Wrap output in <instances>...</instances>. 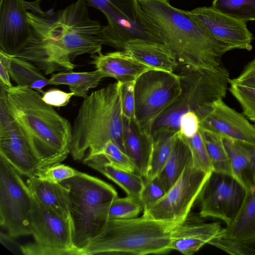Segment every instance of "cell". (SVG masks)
I'll use <instances>...</instances> for the list:
<instances>
[{
	"mask_svg": "<svg viewBox=\"0 0 255 255\" xmlns=\"http://www.w3.org/2000/svg\"><path fill=\"white\" fill-rule=\"evenodd\" d=\"M31 35L27 44L15 55L26 60L46 75L70 71L81 55L102 51L99 37L102 26L92 19L88 4L77 0L52 13L44 11L40 3L26 1Z\"/></svg>",
	"mask_w": 255,
	"mask_h": 255,
	"instance_id": "obj_1",
	"label": "cell"
},
{
	"mask_svg": "<svg viewBox=\"0 0 255 255\" xmlns=\"http://www.w3.org/2000/svg\"><path fill=\"white\" fill-rule=\"evenodd\" d=\"M155 34L180 67L214 71L233 49L215 38L168 0H137Z\"/></svg>",
	"mask_w": 255,
	"mask_h": 255,
	"instance_id": "obj_2",
	"label": "cell"
},
{
	"mask_svg": "<svg viewBox=\"0 0 255 255\" xmlns=\"http://www.w3.org/2000/svg\"><path fill=\"white\" fill-rule=\"evenodd\" d=\"M5 89L8 110L42 160L44 169L64 161L70 153L69 121L35 90L5 85Z\"/></svg>",
	"mask_w": 255,
	"mask_h": 255,
	"instance_id": "obj_3",
	"label": "cell"
},
{
	"mask_svg": "<svg viewBox=\"0 0 255 255\" xmlns=\"http://www.w3.org/2000/svg\"><path fill=\"white\" fill-rule=\"evenodd\" d=\"M120 87L117 81L84 98L72 126L70 154L74 160L99 153L111 140L126 152Z\"/></svg>",
	"mask_w": 255,
	"mask_h": 255,
	"instance_id": "obj_4",
	"label": "cell"
},
{
	"mask_svg": "<svg viewBox=\"0 0 255 255\" xmlns=\"http://www.w3.org/2000/svg\"><path fill=\"white\" fill-rule=\"evenodd\" d=\"M179 223L156 220L144 215L108 220L101 231L77 255H146L167 254L173 230Z\"/></svg>",
	"mask_w": 255,
	"mask_h": 255,
	"instance_id": "obj_5",
	"label": "cell"
},
{
	"mask_svg": "<svg viewBox=\"0 0 255 255\" xmlns=\"http://www.w3.org/2000/svg\"><path fill=\"white\" fill-rule=\"evenodd\" d=\"M60 183L68 190L73 241L77 255L108 221L110 204L118 197V193L110 184L82 172Z\"/></svg>",
	"mask_w": 255,
	"mask_h": 255,
	"instance_id": "obj_6",
	"label": "cell"
},
{
	"mask_svg": "<svg viewBox=\"0 0 255 255\" xmlns=\"http://www.w3.org/2000/svg\"><path fill=\"white\" fill-rule=\"evenodd\" d=\"M182 92L177 100L157 119L152 128V137L179 130L180 119L186 112H196L205 105L225 97L230 76L222 65L216 71L179 66Z\"/></svg>",
	"mask_w": 255,
	"mask_h": 255,
	"instance_id": "obj_7",
	"label": "cell"
},
{
	"mask_svg": "<svg viewBox=\"0 0 255 255\" xmlns=\"http://www.w3.org/2000/svg\"><path fill=\"white\" fill-rule=\"evenodd\" d=\"M182 92L179 75L158 70L148 71L134 83L135 120L140 129L152 135L159 117L178 98Z\"/></svg>",
	"mask_w": 255,
	"mask_h": 255,
	"instance_id": "obj_8",
	"label": "cell"
},
{
	"mask_svg": "<svg viewBox=\"0 0 255 255\" xmlns=\"http://www.w3.org/2000/svg\"><path fill=\"white\" fill-rule=\"evenodd\" d=\"M34 243L21 246L27 255H76L71 219L65 218L33 195L29 217Z\"/></svg>",
	"mask_w": 255,
	"mask_h": 255,
	"instance_id": "obj_9",
	"label": "cell"
},
{
	"mask_svg": "<svg viewBox=\"0 0 255 255\" xmlns=\"http://www.w3.org/2000/svg\"><path fill=\"white\" fill-rule=\"evenodd\" d=\"M21 175L0 156V224L13 238L31 235L33 195Z\"/></svg>",
	"mask_w": 255,
	"mask_h": 255,
	"instance_id": "obj_10",
	"label": "cell"
},
{
	"mask_svg": "<svg viewBox=\"0 0 255 255\" xmlns=\"http://www.w3.org/2000/svg\"><path fill=\"white\" fill-rule=\"evenodd\" d=\"M210 174L195 168L191 159L164 196L144 207L143 214L158 221L181 223L189 215Z\"/></svg>",
	"mask_w": 255,
	"mask_h": 255,
	"instance_id": "obj_11",
	"label": "cell"
},
{
	"mask_svg": "<svg viewBox=\"0 0 255 255\" xmlns=\"http://www.w3.org/2000/svg\"><path fill=\"white\" fill-rule=\"evenodd\" d=\"M247 191L232 175L212 171L197 201L199 215L213 218L229 225L237 215Z\"/></svg>",
	"mask_w": 255,
	"mask_h": 255,
	"instance_id": "obj_12",
	"label": "cell"
},
{
	"mask_svg": "<svg viewBox=\"0 0 255 255\" xmlns=\"http://www.w3.org/2000/svg\"><path fill=\"white\" fill-rule=\"evenodd\" d=\"M184 13L217 40L233 49L251 51L253 34L246 22L238 20L209 7H199Z\"/></svg>",
	"mask_w": 255,
	"mask_h": 255,
	"instance_id": "obj_13",
	"label": "cell"
},
{
	"mask_svg": "<svg viewBox=\"0 0 255 255\" xmlns=\"http://www.w3.org/2000/svg\"><path fill=\"white\" fill-rule=\"evenodd\" d=\"M0 156L27 178L37 177L44 169L42 160L13 118L0 124Z\"/></svg>",
	"mask_w": 255,
	"mask_h": 255,
	"instance_id": "obj_14",
	"label": "cell"
},
{
	"mask_svg": "<svg viewBox=\"0 0 255 255\" xmlns=\"http://www.w3.org/2000/svg\"><path fill=\"white\" fill-rule=\"evenodd\" d=\"M196 113L201 128L222 137L255 144V125L226 105L223 99L204 105Z\"/></svg>",
	"mask_w": 255,
	"mask_h": 255,
	"instance_id": "obj_15",
	"label": "cell"
},
{
	"mask_svg": "<svg viewBox=\"0 0 255 255\" xmlns=\"http://www.w3.org/2000/svg\"><path fill=\"white\" fill-rule=\"evenodd\" d=\"M28 8L24 0L0 1V50L15 55L31 35Z\"/></svg>",
	"mask_w": 255,
	"mask_h": 255,
	"instance_id": "obj_16",
	"label": "cell"
},
{
	"mask_svg": "<svg viewBox=\"0 0 255 255\" xmlns=\"http://www.w3.org/2000/svg\"><path fill=\"white\" fill-rule=\"evenodd\" d=\"M189 215L173 231L170 244L172 250L185 255H192L213 239L223 229L219 223H206L199 214Z\"/></svg>",
	"mask_w": 255,
	"mask_h": 255,
	"instance_id": "obj_17",
	"label": "cell"
},
{
	"mask_svg": "<svg viewBox=\"0 0 255 255\" xmlns=\"http://www.w3.org/2000/svg\"><path fill=\"white\" fill-rule=\"evenodd\" d=\"M90 64L105 78L111 77L121 83L135 82L144 73L155 70L137 60L125 50L91 55Z\"/></svg>",
	"mask_w": 255,
	"mask_h": 255,
	"instance_id": "obj_18",
	"label": "cell"
},
{
	"mask_svg": "<svg viewBox=\"0 0 255 255\" xmlns=\"http://www.w3.org/2000/svg\"><path fill=\"white\" fill-rule=\"evenodd\" d=\"M232 175L246 191L255 188V144L222 137Z\"/></svg>",
	"mask_w": 255,
	"mask_h": 255,
	"instance_id": "obj_19",
	"label": "cell"
},
{
	"mask_svg": "<svg viewBox=\"0 0 255 255\" xmlns=\"http://www.w3.org/2000/svg\"><path fill=\"white\" fill-rule=\"evenodd\" d=\"M124 50L141 63L155 70L175 73L179 66L173 53L163 43L134 39L125 44Z\"/></svg>",
	"mask_w": 255,
	"mask_h": 255,
	"instance_id": "obj_20",
	"label": "cell"
},
{
	"mask_svg": "<svg viewBox=\"0 0 255 255\" xmlns=\"http://www.w3.org/2000/svg\"><path fill=\"white\" fill-rule=\"evenodd\" d=\"M124 120L126 153L134 164L136 173L145 180L153 148L152 136L143 132L135 120L124 117Z\"/></svg>",
	"mask_w": 255,
	"mask_h": 255,
	"instance_id": "obj_21",
	"label": "cell"
},
{
	"mask_svg": "<svg viewBox=\"0 0 255 255\" xmlns=\"http://www.w3.org/2000/svg\"><path fill=\"white\" fill-rule=\"evenodd\" d=\"M83 163L112 180L122 188L128 196L139 197L144 180L137 173L115 166L102 154L88 155L83 159Z\"/></svg>",
	"mask_w": 255,
	"mask_h": 255,
	"instance_id": "obj_22",
	"label": "cell"
},
{
	"mask_svg": "<svg viewBox=\"0 0 255 255\" xmlns=\"http://www.w3.org/2000/svg\"><path fill=\"white\" fill-rule=\"evenodd\" d=\"M26 183L32 195L42 204L61 216L71 219L68 190L64 185L38 177L27 178Z\"/></svg>",
	"mask_w": 255,
	"mask_h": 255,
	"instance_id": "obj_23",
	"label": "cell"
},
{
	"mask_svg": "<svg viewBox=\"0 0 255 255\" xmlns=\"http://www.w3.org/2000/svg\"><path fill=\"white\" fill-rule=\"evenodd\" d=\"M217 237L235 242L255 239V188L247 191L237 215Z\"/></svg>",
	"mask_w": 255,
	"mask_h": 255,
	"instance_id": "obj_24",
	"label": "cell"
},
{
	"mask_svg": "<svg viewBox=\"0 0 255 255\" xmlns=\"http://www.w3.org/2000/svg\"><path fill=\"white\" fill-rule=\"evenodd\" d=\"M104 78L97 70L83 72L70 71L53 73L49 81V85H67L74 96L84 98L90 90L97 87Z\"/></svg>",
	"mask_w": 255,
	"mask_h": 255,
	"instance_id": "obj_25",
	"label": "cell"
},
{
	"mask_svg": "<svg viewBox=\"0 0 255 255\" xmlns=\"http://www.w3.org/2000/svg\"><path fill=\"white\" fill-rule=\"evenodd\" d=\"M8 69L10 77L17 86L31 88L43 94V88L49 85V79L38 67L26 60L10 55Z\"/></svg>",
	"mask_w": 255,
	"mask_h": 255,
	"instance_id": "obj_26",
	"label": "cell"
},
{
	"mask_svg": "<svg viewBox=\"0 0 255 255\" xmlns=\"http://www.w3.org/2000/svg\"><path fill=\"white\" fill-rule=\"evenodd\" d=\"M192 159L189 145L178 132L172 152L157 176L167 191L180 176Z\"/></svg>",
	"mask_w": 255,
	"mask_h": 255,
	"instance_id": "obj_27",
	"label": "cell"
},
{
	"mask_svg": "<svg viewBox=\"0 0 255 255\" xmlns=\"http://www.w3.org/2000/svg\"><path fill=\"white\" fill-rule=\"evenodd\" d=\"M43 0H35L40 3ZM88 6L102 12L107 20L123 14L135 23L143 24L145 18L137 0H84Z\"/></svg>",
	"mask_w": 255,
	"mask_h": 255,
	"instance_id": "obj_28",
	"label": "cell"
},
{
	"mask_svg": "<svg viewBox=\"0 0 255 255\" xmlns=\"http://www.w3.org/2000/svg\"><path fill=\"white\" fill-rule=\"evenodd\" d=\"M178 132L161 134L153 138V148L144 181L158 176L172 152Z\"/></svg>",
	"mask_w": 255,
	"mask_h": 255,
	"instance_id": "obj_29",
	"label": "cell"
},
{
	"mask_svg": "<svg viewBox=\"0 0 255 255\" xmlns=\"http://www.w3.org/2000/svg\"><path fill=\"white\" fill-rule=\"evenodd\" d=\"M200 128L210 159L212 171L232 175L231 161L222 136Z\"/></svg>",
	"mask_w": 255,
	"mask_h": 255,
	"instance_id": "obj_30",
	"label": "cell"
},
{
	"mask_svg": "<svg viewBox=\"0 0 255 255\" xmlns=\"http://www.w3.org/2000/svg\"><path fill=\"white\" fill-rule=\"evenodd\" d=\"M211 6L241 21H255V0H213Z\"/></svg>",
	"mask_w": 255,
	"mask_h": 255,
	"instance_id": "obj_31",
	"label": "cell"
},
{
	"mask_svg": "<svg viewBox=\"0 0 255 255\" xmlns=\"http://www.w3.org/2000/svg\"><path fill=\"white\" fill-rule=\"evenodd\" d=\"M143 210V206L139 197H118L110 204L108 211V220L136 218Z\"/></svg>",
	"mask_w": 255,
	"mask_h": 255,
	"instance_id": "obj_32",
	"label": "cell"
},
{
	"mask_svg": "<svg viewBox=\"0 0 255 255\" xmlns=\"http://www.w3.org/2000/svg\"><path fill=\"white\" fill-rule=\"evenodd\" d=\"M183 138L190 148L193 166L196 169L211 173L212 165L200 128L192 137Z\"/></svg>",
	"mask_w": 255,
	"mask_h": 255,
	"instance_id": "obj_33",
	"label": "cell"
},
{
	"mask_svg": "<svg viewBox=\"0 0 255 255\" xmlns=\"http://www.w3.org/2000/svg\"><path fill=\"white\" fill-rule=\"evenodd\" d=\"M229 84V90L241 105L244 115L255 122V88Z\"/></svg>",
	"mask_w": 255,
	"mask_h": 255,
	"instance_id": "obj_34",
	"label": "cell"
},
{
	"mask_svg": "<svg viewBox=\"0 0 255 255\" xmlns=\"http://www.w3.org/2000/svg\"><path fill=\"white\" fill-rule=\"evenodd\" d=\"M97 154H102L110 163L118 167L136 173L135 166L129 157L113 141L107 142Z\"/></svg>",
	"mask_w": 255,
	"mask_h": 255,
	"instance_id": "obj_35",
	"label": "cell"
},
{
	"mask_svg": "<svg viewBox=\"0 0 255 255\" xmlns=\"http://www.w3.org/2000/svg\"><path fill=\"white\" fill-rule=\"evenodd\" d=\"M208 244L213 245L231 255H255V239L235 242L216 237L211 240Z\"/></svg>",
	"mask_w": 255,
	"mask_h": 255,
	"instance_id": "obj_36",
	"label": "cell"
},
{
	"mask_svg": "<svg viewBox=\"0 0 255 255\" xmlns=\"http://www.w3.org/2000/svg\"><path fill=\"white\" fill-rule=\"evenodd\" d=\"M80 173L68 166L59 163L43 169L37 177L50 182L59 183Z\"/></svg>",
	"mask_w": 255,
	"mask_h": 255,
	"instance_id": "obj_37",
	"label": "cell"
},
{
	"mask_svg": "<svg viewBox=\"0 0 255 255\" xmlns=\"http://www.w3.org/2000/svg\"><path fill=\"white\" fill-rule=\"evenodd\" d=\"M166 192L164 186L158 177L150 180L145 181L139 196L143 209L147 206L160 200Z\"/></svg>",
	"mask_w": 255,
	"mask_h": 255,
	"instance_id": "obj_38",
	"label": "cell"
},
{
	"mask_svg": "<svg viewBox=\"0 0 255 255\" xmlns=\"http://www.w3.org/2000/svg\"><path fill=\"white\" fill-rule=\"evenodd\" d=\"M135 82L121 83L120 95L122 110L125 118L135 120Z\"/></svg>",
	"mask_w": 255,
	"mask_h": 255,
	"instance_id": "obj_39",
	"label": "cell"
},
{
	"mask_svg": "<svg viewBox=\"0 0 255 255\" xmlns=\"http://www.w3.org/2000/svg\"><path fill=\"white\" fill-rule=\"evenodd\" d=\"M200 128L199 117L194 111H190L182 115L179 133L181 136L189 138L194 136Z\"/></svg>",
	"mask_w": 255,
	"mask_h": 255,
	"instance_id": "obj_40",
	"label": "cell"
},
{
	"mask_svg": "<svg viewBox=\"0 0 255 255\" xmlns=\"http://www.w3.org/2000/svg\"><path fill=\"white\" fill-rule=\"evenodd\" d=\"M42 99L47 104L55 107L66 106L74 96L72 92L67 93L58 89L52 88L42 94Z\"/></svg>",
	"mask_w": 255,
	"mask_h": 255,
	"instance_id": "obj_41",
	"label": "cell"
},
{
	"mask_svg": "<svg viewBox=\"0 0 255 255\" xmlns=\"http://www.w3.org/2000/svg\"><path fill=\"white\" fill-rule=\"evenodd\" d=\"M229 83L255 88V58L247 64L239 76L230 79Z\"/></svg>",
	"mask_w": 255,
	"mask_h": 255,
	"instance_id": "obj_42",
	"label": "cell"
},
{
	"mask_svg": "<svg viewBox=\"0 0 255 255\" xmlns=\"http://www.w3.org/2000/svg\"><path fill=\"white\" fill-rule=\"evenodd\" d=\"M10 55L0 50V82L9 88L12 87L9 74V62Z\"/></svg>",
	"mask_w": 255,
	"mask_h": 255,
	"instance_id": "obj_43",
	"label": "cell"
},
{
	"mask_svg": "<svg viewBox=\"0 0 255 255\" xmlns=\"http://www.w3.org/2000/svg\"><path fill=\"white\" fill-rule=\"evenodd\" d=\"M0 241L1 244L7 249L15 254H22L21 246L14 239L13 237L9 234H4L2 232L0 234Z\"/></svg>",
	"mask_w": 255,
	"mask_h": 255,
	"instance_id": "obj_44",
	"label": "cell"
}]
</instances>
